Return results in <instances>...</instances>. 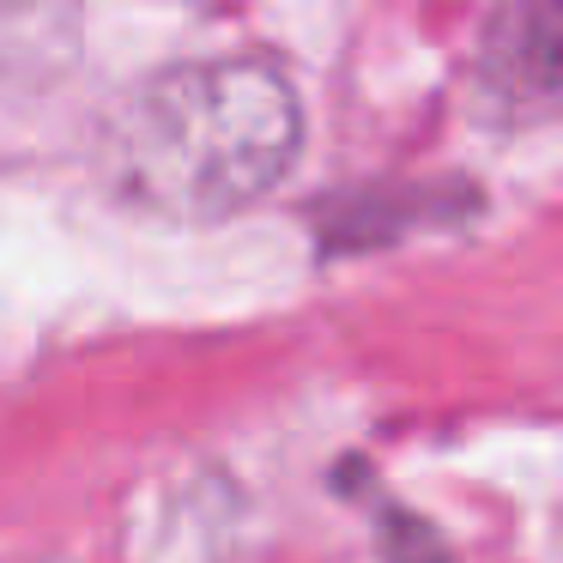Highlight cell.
<instances>
[{"label":"cell","mask_w":563,"mask_h":563,"mask_svg":"<svg viewBox=\"0 0 563 563\" xmlns=\"http://www.w3.org/2000/svg\"><path fill=\"white\" fill-rule=\"evenodd\" d=\"M303 140L297 91L267 62L170 67L122 103L110 128V183L128 207L212 224L285 183Z\"/></svg>","instance_id":"1"},{"label":"cell","mask_w":563,"mask_h":563,"mask_svg":"<svg viewBox=\"0 0 563 563\" xmlns=\"http://www.w3.org/2000/svg\"><path fill=\"white\" fill-rule=\"evenodd\" d=\"M558 79H563L558 0H503L485 19V37H478V62H473L478 98L490 110L515 115V122H533V115H551Z\"/></svg>","instance_id":"2"}]
</instances>
